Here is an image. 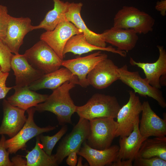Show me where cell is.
Here are the masks:
<instances>
[{"mask_svg": "<svg viewBox=\"0 0 166 166\" xmlns=\"http://www.w3.org/2000/svg\"><path fill=\"white\" fill-rule=\"evenodd\" d=\"M75 85L73 82L66 81L53 90L45 101L34 107L36 111H47L54 113L61 125L71 124V117L76 112V106L70 96L69 91Z\"/></svg>", "mask_w": 166, "mask_h": 166, "instance_id": "1", "label": "cell"}, {"mask_svg": "<svg viewBox=\"0 0 166 166\" xmlns=\"http://www.w3.org/2000/svg\"><path fill=\"white\" fill-rule=\"evenodd\" d=\"M121 107L115 96L96 93L85 104L76 106L75 112L80 118L89 121L103 117L114 119Z\"/></svg>", "mask_w": 166, "mask_h": 166, "instance_id": "2", "label": "cell"}, {"mask_svg": "<svg viewBox=\"0 0 166 166\" xmlns=\"http://www.w3.org/2000/svg\"><path fill=\"white\" fill-rule=\"evenodd\" d=\"M113 26L132 29L137 34H146L153 30L155 19L148 13L132 6H123L115 14Z\"/></svg>", "mask_w": 166, "mask_h": 166, "instance_id": "3", "label": "cell"}, {"mask_svg": "<svg viewBox=\"0 0 166 166\" xmlns=\"http://www.w3.org/2000/svg\"><path fill=\"white\" fill-rule=\"evenodd\" d=\"M89 121V131L86 140L91 147L104 150L111 146L118 127L114 119L110 117H99Z\"/></svg>", "mask_w": 166, "mask_h": 166, "instance_id": "4", "label": "cell"}, {"mask_svg": "<svg viewBox=\"0 0 166 166\" xmlns=\"http://www.w3.org/2000/svg\"><path fill=\"white\" fill-rule=\"evenodd\" d=\"M24 55L34 68L44 74L59 69L63 60L50 47L41 40L26 50Z\"/></svg>", "mask_w": 166, "mask_h": 166, "instance_id": "5", "label": "cell"}, {"mask_svg": "<svg viewBox=\"0 0 166 166\" xmlns=\"http://www.w3.org/2000/svg\"><path fill=\"white\" fill-rule=\"evenodd\" d=\"M28 117L21 129L13 137L6 140L5 146L10 154H15L20 149L26 147L28 141L33 137L43 133L51 131L56 128L57 126H48L41 127L38 126L34 120L36 111L34 107L26 110Z\"/></svg>", "mask_w": 166, "mask_h": 166, "instance_id": "6", "label": "cell"}, {"mask_svg": "<svg viewBox=\"0 0 166 166\" xmlns=\"http://www.w3.org/2000/svg\"><path fill=\"white\" fill-rule=\"evenodd\" d=\"M117 70L119 80L132 89L135 93L142 97H151L156 101L162 108H165L166 102L162 92L159 89L151 85L145 78H142L138 71H129L126 65L118 68Z\"/></svg>", "mask_w": 166, "mask_h": 166, "instance_id": "7", "label": "cell"}, {"mask_svg": "<svg viewBox=\"0 0 166 166\" xmlns=\"http://www.w3.org/2000/svg\"><path fill=\"white\" fill-rule=\"evenodd\" d=\"M81 33L80 30L67 20L65 14L53 30L41 34L40 39L50 47L63 60L64 49L68 40L73 36Z\"/></svg>", "mask_w": 166, "mask_h": 166, "instance_id": "8", "label": "cell"}, {"mask_svg": "<svg viewBox=\"0 0 166 166\" xmlns=\"http://www.w3.org/2000/svg\"><path fill=\"white\" fill-rule=\"evenodd\" d=\"M89 131V121L80 118L72 131L60 142L56 152L54 155L58 165L71 152L80 149L83 143L86 140Z\"/></svg>", "mask_w": 166, "mask_h": 166, "instance_id": "9", "label": "cell"}, {"mask_svg": "<svg viewBox=\"0 0 166 166\" xmlns=\"http://www.w3.org/2000/svg\"><path fill=\"white\" fill-rule=\"evenodd\" d=\"M128 102L119 110L117 117L118 127L115 137L128 136L133 130L137 119L141 113L142 105L138 96L132 91H129Z\"/></svg>", "mask_w": 166, "mask_h": 166, "instance_id": "10", "label": "cell"}, {"mask_svg": "<svg viewBox=\"0 0 166 166\" xmlns=\"http://www.w3.org/2000/svg\"><path fill=\"white\" fill-rule=\"evenodd\" d=\"M34 30L30 18L10 16L5 36L2 40L12 53L18 54L25 36Z\"/></svg>", "mask_w": 166, "mask_h": 166, "instance_id": "11", "label": "cell"}, {"mask_svg": "<svg viewBox=\"0 0 166 166\" xmlns=\"http://www.w3.org/2000/svg\"><path fill=\"white\" fill-rule=\"evenodd\" d=\"M107 58L106 54L98 50L85 57L63 60L61 65L77 77L79 85L86 88L89 85L87 77L88 73L100 61Z\"/></svg>", "mask_w": 166, "mask_h": 166, "instance_id": "12", "label": "cell"}, {"mask_svg": "<svg viewBox=\"0 0 166 166\" xmlns=\"http://www.w3.org/2000/svg\"><path fill=\"white\" fill-rule=\"evenodd\" d=\"M118 68L108 58L101 61L87 76L89 85L98 89L107 88L119 79Z\"/></svg>", "mask_w": 166, "mask_h": 166, "instance_id": "13", "label": "cell"}, {"mask_svg": "<svg viewBox=\"0 0 166 166\" xmlns=\"http://www.w3.org/2000/svg\"><path fill=\"white\" fill-rule=\"evenodd\" d=\"M142 115L139 129L142 136L160 137L166 135V119L158 116L152 109L148 101L143 103Z\"/></svg>", "mask_w": 166, "mask_h": 166, "instance_id": "14", "label": "cell"}, {"mask_svg": "<svg viewBox=\"0 0 166 166\" xmlns=\"http://www.w3.org/2000/svg\"><path fill=\"white\" fill-rule=\"evenodd\" d=\"M3 117L0 126V135H6L10 138L22 128L27 118L25 110L10 104L4 99L2 102Z\"/></svg>", "mask_w": 166, "mask_h": 166, "instance_id": "15", "label": "cell"}, {"mask_svg": "<svg viewBox=\"0 0 166 166\" xmlns=\"http://www.w3.org/2000/svg\"><path fill=\"white\" fill-rule=\"evenodd\" d=\"M10 68L15 76V86L18 87L29 86L44 74L34 68L24 54L13 55Z\"/></svg>", "mask_w": 166, "mask_h": 166, "instance_id": "16", "label": "cell"}, {"mask_svg": "<svg viewBox=\"0 0 166 166\" xmlns=\"http://www.w3.org/2000/svg\"><path fill=\"white\" fill-rule=\"evenodd\" d=\"M119 148V146L114 145L104 150L97 149L90 147L85 140L77 154L85 158L90 166H111L117 159Z\"/></svg>", "mask_w": 166, "mask_h": 166, "instance_id": "17", "label": "cell"}, {"mask_svg": "<svg viewBox=\"0 0 166 166\" xmlns=\"http://www.w3.org/2000/svg\"><path fill=\"white\" fill-rule=\"evenodd\" d=\"M136 32L132 29H124L113 26L101 34L102 38L117 48L119 50L126 52L133 49L138 40Z\"/></svg>", "mask_w": 166, "mask_h": 166, "instance_id": "18", "label": "cell"}, {"mask_svg": "<svg viewBox=\"0 0 166 166\" xmlns=\"http://www.w3.org/2000/svg\"><path fill=\"white\" fill-rule=\"evenodd\" d=\"M159 57L158 59L152 63L137 62L130 57L129 62L132 66H136L143 71L145 78L148 83L156 88H161L160 82V77L166 74V51L163 46L158 45Z\"/></svg>", "mask_w": 166, "mask_h": 166, "instance_id": "19", "label": "cell"}, {"mask_svg": "<svg viewBox=\"0 0 166 166\" xmlns=\"http://www.w3.org/2000/svg\"><path fill=\"white\" fill-rule=\"evenodd\" d=\"M83 5L81 2H69L65 14L66 18L81 30L89 43L100 47H106V43L102 38L101 34L96 33L89 30L82 19L81 12Z\"/></svg>", "mask_w": 166, "mask_h": 166, "instance_id": "20", "label": "cell"}, {"mask_svg": "<svg viewBox=\"0 0 166 166\" xmlns=\"http://www.w3.org/2000/svg\"><path fill=\"white\" fill-rule=\"evenodd\" d=\"M67 81L73 82L76 85H79L77 77L64 67L53 72L44 74L31 84L29 87L30 89L34 91L42 89H49L53 90Z\"/></svg>", "mask_w": 166, "mask_h": 166, "instance_id": "21", "label": "cell"}, {"mask_svg": "<svg viewBox=\"0 0 166 166\" xmlns=\"http://www.w3.org/2000/svg\"><path fill=\"white\" fill-rule=\"evenodd\" d=\"M139 117L134 123L133 130L128 136L120 137L117 160H130L133 161L142 142L146 139L140 134Z\"/></svg>", "mask_w": 166, "mask_h": 166, "instance_id": "22", "label": "cell"}, {"mask_svg": "<svg viewBox=\"0 0 166 166\" xmlns=\"http://www.w3.org/2000/svg\"><path fill=\"white\" fill-rule=\"evenodd\" d=\"M13 94L7 98V100L11 105L25 111L45 101L48 95L41 94L31 90L29 86L22 87L14 86Z\"/></svg>", "mask_w": 166, "mask_h": 166, "instance_id": "23", "label": "cell"}, {"mask_svg": "<svg viewBox=\"0 0 166 166\" xmlns=\"http://www.w3.org/2000/svg\"><path fill=\"white\" fill-rule=\"evenodd\" d=\"M94 50L110 52L118 54L123 57L126 56V51L118 50L112 46L102 48L90 44L87 41L83 33L75 35L70 38L65 45L63 53L64 56L69 52L80 55Z\"/></svg>", "mask_w": 166, "mask_h": 166, "instance_id": "24", "label": "cell"}, {"mask_svg": "<svg viewBox=\"0 0 166 166\" xmlns=\"http://www.w3.org/2000/svg\"><path fill=\"white\" fill-rule=\"evenodd\" d=\"M157 157L166 161V137L147 138L142 143L138 152L137 157Z\"/></svg>", "mask_w": 166, "mask_h": 166, "instance_id": "25", "label": "cell"}, {"mask_svg": "<svg viewBox=\"0 0 166 166\" xmlns=\"http://www.w3.org/2000/svg\"><path fill=\"white\" fill-rule=\"evenodd\" d=\"M53 0V8L47 13L44 19L38 25L34 26V30L44 29L46 31L52 30L65 14L69 2H64L61 0Z\"/></svg>", "mask_w": 166, "mask_h": 166, "instance_id": "26", "label": "cell"}, {"mask_svg": "<svg viewBox=\"0 0 166 166\" xmlns=\"http://www.w3.org/2000/svg\"><path fill=\"white\" fill-rule=\"evenodd\" d=\"M39 135L36 136L35 146L31 151L28 152L26 156V166L58 165L54 155L49 156L43 149Z\"/></svg>", "mask_w": 166, "mask_h": 166, "instance_id": "27", "label": "cell"}, {"mask_svg": "<svg viewBox=\"0 0 166 166\" xmlns=\"http://www.w3.org/2000/svg\"><path fill=\"white\" fill-rule=\"evenodd\" d=\"M67 130V126L65 124L62 125L61 129L53 136H44L42 134L39 135L43 149L48 155H52V151L55 146Z\"/></svg>", "mask_w": 166, "mask_h": 166, "instance_id": "28", "label": "cell"}, {"mask_svg": "<svg viewBox=\"0 0 166 166\" xmlns=\"http://www.w3.org/2000/svg\"><path fill=\"white\" fill-rule=\"evenodd\" d=\"M14 54L0 39V66L2 70L9 72L10 70V62Z\"/></svg>", "mask_w": 166, "mask_h": 166, "instance_id": "29", "label": "cell"}, {"mask_svg": "<svg viewBox=\"0 0 166 166\" xmlns=\"http://www.w3.org/2000/svg\"><path fill=\"white\" fill-rule=\"evenodd\" d=\"M134 166H166V161L157 157L148 158L136 157L133 160Z\"/></svg>", "mask_w": 166, "mask_h": 166, "instance_id": "30", "label": "cell"}, {"mask_svg": "<svg viewBox=\"0 0 166 166\" xmlns=\"http://www.w3.org/2000/svg\"><path fill=\"white\" fill-rule=\"evenodd\" d=\"M10 15L8 14L7 7L0 4V39L5 36Z\"/></svg>", "mask_w": 166, "mask_h": 166, "instance_id": "31", "label": "cell"}, {"mask_svg": "<svg viewBox=\"0 0 166 166\" xmlns=\"http://www.w3.org/2000/svg\"><path fill=\"white\" fill-rule=\"evenodd\" d=\"M6 140L4 135H2L0 139V166H13L9 158L10 153L5 146Z\"/></svg>", "mask_w": 166, "mask_h": 166, "instance_id": "32", "label": "cell"}, {"mask_svg": "<svg viewBox=\"0 0 166 166\" xmlns=\"http://www.w3.org/2000/svg\"><path fill=\"white\" fill-rule=\"evenodd\" d=\"M9 72H3L0 66V99H4L13 87L6 86V81L9 75Z\"/></svg>", "mask_w": 166, "mask_h": 166, "instance_id": "33", "label": "cell"}, {"mask_svg": "<svg viewBox=\"0 0 166 166\" xmlns=\"http://www.w3.org/2000/svg\"><path fill=\"white\" fill-rule=\"evenodd\" d=\"M79 150V149H77L73 151L67 156L66 163L68 165L70 166L76 165L78 159L77 153Z\"/></svg>", "mask_w": 166, "mask_h": 166, "instance_id": "34", "label": "cell"}, {"mask_svg": "<svg viewBox=\"0 0 166 166\" xmlns=\"http://www.w3.org/2000/svg\"><path fill=\"white\" fill-rule=\"evenodd\" d=\"M11 161L13 166H26V160L18 155L13 157Z\"/></svg>", "mask_w": 166, "mask_h": 166, "instance_id": "35", "label": "cell"}, {"mask_svg": "<svg viewBox=\"0 0 166 166\" xmlns=\"http://www.w3.org/2000/svg\"><path fill=\"white\" fill-rule=\"evenodd\" d=\"M156 9L160 12V14L163 16L166 15V0L158 1L155 6Z\"/></svg>", "mask_w": 166, "mask_h": 166, "instance_id": "36", "label": "cell"}, {"mask_svg": "<svg viewBox=\"0 0 166 166\" xmlns=\"http://www.w3.org/2000/svg\"><path fill=\"white\" fill-rule=\"evenodd\" d=\"M132 162L130 160H117L110 166H132Z\"/></svg>", "mask_w": 166, "mask_h": 166, "instance_id": "37", "label": "cell"}, {"mask_svg": "<svg viewBox=\"0 0 166 166\" xmlns=\"http://www.w3.org/2000/svg\"><path fill=\"white\" fill-rule=\"evenodd\" d=\"M159 82L160 85L165 86L166 85V74L161 76L160 78Z\"/></svg>", "mask_w": 166, "mask_h": 166, "instance_id": "38", "label": "cell"}, {"mask_svg": "<svg viewBox=\"0 0 166 166\" xmlns=\"http://www.w3.org/2000/svg\"><path fill=\"white\" fill-rule=\"evenodd\" d=\"M82 156H80L77 159V163L76 165L77 166H83L82 163Z\"/></svg>", "mask_w": 166, "mask_h": 166, "instance_id": "39", "label": "cell"}]
</instances>
